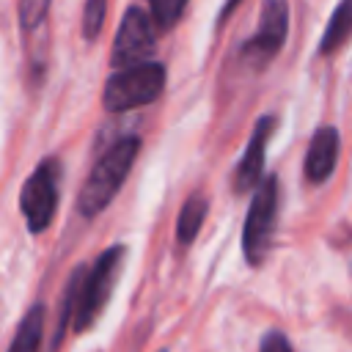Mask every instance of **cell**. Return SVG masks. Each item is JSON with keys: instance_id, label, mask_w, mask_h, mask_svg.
<instances>
[{"instance_id": "14", "label": "cell", "mask_w": 352, "mask_h": 352, "mask_svg": "<svg viewBox=\"0 0 352 352\" xmlns=\"http://www.w3.org/2000/svg\"><path fill=\"white\" fill-rule=\"evenodd\" d=\"M104 11H107V0H85L82 8V36L88 41H94L104 25Z\"/></svg>"}, {"instance_id": "3", "label": "cell", "mask_w": 352, "mask_h": 352, "mask_svg": "<svg viewBox=\"0 0 352 352\" xmlns=\"http://www.w3.org/2000/svg\"><path fill=\"white\" fill-rule=\"evenodd\" d=\"M121 261H124V248L121 245L107 248L94 261V267L88 270V275H82L80 294H77V308H74V330L77 333H85L99 319V314L107 305V300L113 294V286L118 280Z\"/></svg>"}, {"instance_id": "12", "label": "cell", "mask_w": 352, "mask_h": 352, "mask_svg": "<svg viewBox=\"0 0 352 352\" xmlns=\"http://www.w3.org/2000/svg\"><path fill=\"white\" fill-rule=\"evenodd\" d=\"M349 38V0H341L330 16V25L319 41V55H333Z\"/></svg>"}, {"instance_id": "8", "label": "cell", "mask_w": 352, "mask_h": 352, "mask_svg": "<svg viewBox=\"0 0 352 352\" xmlns=\"http://www.w3.org/2000/svg\"><path fill=\"white\" fill-rule=\"evenodd\" d=\"M275 132V118L272 116H264L258 118L253 135H250V143L234 170V192H248L253 190L258 182H261V170H264V154H267V143Z\"/></svg>"}, {"instance_id": "15", "label": "cell", "mask_w": 352, "mask_h": 352, "mask_svg": "<svg viewBox=\"0 0 352 352\" xmlns=\"http://www.w3.org/2000/svg\"><path fill=\"white\" fill-rule=\"evenodd\" d=\"M184 6H187V0H148L151 16H154V22H157L162 30H168V28L182 16Z\"/></svg>"}, {"instance_id": "10", "label": "cell", "mask_w": 352, "mask_h": 352, "mask_svg": "<svg viewBox=\"0 0 352 352\" xmlns=\"http://www.w3.org/2000/svg\"><path fill=\"white\" fill-rule=\"evenodd\" d=\"M41 336H44V305L36 302L22 316V322L16 324V333L11 338L8 352H38Z\"/></svg>"}, {"instance_id": "13", "label": "cell", "mask_w": 352, "mask_h": 352, "mask_svg": "<svg viewBox=\"0 0 352 352\" xmlns=\"http://www.w3.org/2000/svg\"><path fill=\"white\" fill-rule=\"evenodd\" d=\"M82 275H85V267H77V270L69 275V283H66V289H63V302H60V314H58V327H55L52 349L60 346V341H63V330H66V324L74 319V308H77V294H80Z\"/></svg>"}, {"instance_id": "18", "label": "cell", "mask_w": 352, "mask_h": 352, "mask_svg": "<svg viewBox=\"0 0 352 352\" xmlns=\"http://www.w3.org/2000/svg\"><path fill=\"white\" fill-rule=\"evenodd\" d=\"M234 3H236V0H228V3H226V8H223V11H226V14H228V11H231V8H234ZM226 14H223V16H226Z\"/></svg>"}, {"instance_id": "4", "label": "cell", "mask_w": 352, "mask_h": 352, "mask_svg": "<svg viewBox=\"0 0 352 352\" xmlns=\"http://www.w3.org/2000/svg\"><path fill=\"white\" fill-rule=\"evenodd\" d=\"M275 220H278V179L267 176L264 182L256 184V195L248 209L245 231H242V253L250 267H258L275 236Z\"/></svg>"}, {"instance_id": "9", "label": "cell", "mask_w": 352, "mask_h": 352, "mask_svg": "<svg viewBox=\"0 0 352 352\" xmlns=\"http://www.w3.org/2000/svg\"><path fill=\"white\" fill-rule=\"evenodd\" d=\"M338 148H341V138H338L336 126H319L314 132L308 151H305V162H302L305 179L311 184H322L330 179V173L338 162Z\"/></svg>"}, {"instance_id": "7", "label": "cell", "mask_w": 352, "mask_h": 352, "mask_svg": "<svg viewBox=\"0 0 352 352\" xmlns=\"http://www.w3.org/2000/svg\"><path fill=\"white\" fill-rule=\"evenodd\" d=\"M154 47H157V41H154V28H151L148 11H143L138 6L126 8V14L118 25V33H116L110 63L116 69H129V66L146 63V60H151Z\"/></svg>"}, {"instance_id": "17", "label": "cell", "mask_w": 352, "mask_h": 352, "mask_svg": "<svg viewBox=\"0 0 352 352\" xmlns=\"http://www.w3.org/2000/svg\"><path fill=\"white\" fill-rule=\"evenodd\" d=\"M258 352H292V344H289V338L283 333H267L261 338Z\"/></svg>"}, {"instance_id": "16", "label": "cell", "mask_w": 352, "mask_h": 352, "mask_svg": "<svg viewBox=\"0 0 352 352\" xmlns=\"http://www.w3.org/2000/svg\"><path fill=\"white\" fill-rule=\"evenodd\" d=\"M50 0H19V22L25 30H33L44 22Z\"/></svg>"}, {"instance_id": "6", "label": "cell", "mask_w": 352, "mask_h": 352, "mask_svg": "<svg viewBox=\"0 0 352 352\" xmlns=\"http://www.w3.org/2000/svg\"><path fill=\"white\" fill-rule=\"evenodd\" d=\"M286 33H289V3L286 0H264L261 14H258V28H256L253 38H248L242 44V58L253 69L267 66L283 47Z\"/></svg>"}, {"instance_id": "19", "label": "cell", "mask_w": 352, "mask_h": 352, "mask_svg": "<svg viewBox=\"0 0 352 352\" xmlns=\"http://www.w3.org/2000/svg\"><path fill=\"white\" fill-rule=\"evenodd\" d=\"M160 352H168V349H160Z\"/></svg>"}, {"instance_id": "1", "label": "cell", "mask_w": 352, "mask_h": 352, "mask_svg": "<svg viewBox=\"0 0 352 352\" xmlns=\"http://www.w3.org/2000/svg\"><path fill=\"white\" fill-rule=\"evenodd\" d=\"M140 151V140L138 138H121L118 143H113L94 165V170L88 173L80 195H77V209L82 217H94L99 214L121 190L126 173L132 170L135 160Z\"/></svg>"}, {"instance_id": "11", "label": "cell", "mask_w": 352, "mask_h": 352, "mask_svg": "<svg viewBox=\"0 0 352 352\" xmlns=\"http://www.w3.org/2000/svg\"><path fill=\"white\" fill-rule=\"evenodd\" d=\"M206 209H209V201H206L204 192H192L184 201V206L179 212V220H176V239H179V245H190L198 236V231H201V226L206 220Z\"/></svg>"}, {"instance_id": "5", "label": "cell", "mask_w": 352, "mask_h": 352, "mask_svg": "<svg viewBox=\"0 0 352 352\" xmlns=\"http://www.w3.org/2000/svg\"><path fill=\"white\" fill-rule=\"evenodd\" d=\"M58 179L60 165L55 157H47L38 162V168L30 173L19 192V209L25 214V223L33 234H41L50 228L55 209H58Z\"/></svg>"}, {"instance_id": "2", "label": "cell", "mask_w": 352, "mask_h": 352, "mask_svg": "<svg viewBox=\"0 0 352 352\" xmlns=\"http://www.w3.org/2000/svg\"><path fill=\"white\" fill-rule=\"evenodd\" d=\"M165 91V66L160 60H146L129 69H118L102 91V104L110 113H126L151 104Z\"/></svg>"}]
</instances>
